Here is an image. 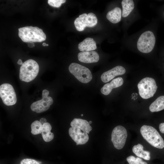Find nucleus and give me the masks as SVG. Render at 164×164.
<instances>
[{
    "label": "nucleus",
    "mask_w": 164,
    "mask_h": 164,
    "mask_svg": "<svg viewBox=\"0 0 164 164\" xmlns=\"http://www.w3.org/2000/svg\"><path fill=\"white\" fill-rule=\"evenodd\" d=\"M19 37L24 42H41L45 40L46 35L37 27L26 26L18 29Z\"/></svg>",
    "instance_id": "obj_1"
},
{
    "label": "nucleus",
    "mask_w": 164,
    "mask_h": 164,
    "mask_svg": "<svg viewBox=\"0 0 164 164\" xmlns=\"http://www.w3.org/2000/svg\"><path fill=\"white\" fill-rule=\"evenodd\" d=\"M140 132L144 138L153 147L159 149L164 147V140L157 131L153 127L142 126Z\"/></svg>",
    "instance_id": "obj_2"
},
{
    "label": "nucleus",
    "mask_w": 164,
    "mask_h": 164,
    "mask_svg": "<svg viewBox=\"0 0 164 164\" xmlns=\"http://www.w3.org/2000/svg\"><path fill=\"white\" fill-rule=\"evenodd\" d=\"M39 70V65L35 60H28L24 62L20 67L19 79L22 81L30 82L37 76Z\"/></svg>",
    "instance_id": "obj_3"
},
{
    "label": "nucleus",
    "mask_w": 164,
    "mask_h": 164,
    "mask_svg": "<svg viewBox=\"0 0 164 164\" xmlns=\"http://www.w3.org/2000/svg\"><path fill=\"white\" fill-rule=\"evenodd\" d=\"M138 87L141 97L144 99H147L154 96L158 87L154 79L146 77L138 83Z\"/></svg>",
    "instance_id": "obj_4"
},
{
    "label": "nucleus",
    "mask_w": 164,
    "mask_h": 164,
    "mask_svg": "<svg viewBox=\"0 0 164 164\" xmlns=\"http://www.w3.org/2000/svg\"><path fill=\"white\" fill-rule=\"evenodd\" d=\"M155 43V38L150 31H146L140 36L137 43L138 50L141 52L148 53L153 49Z\"/></svg>",
    "instance_id": "obj_5"
},
{
    "label": "nucleus",
    "mask_w": 164,
    "mask_h": 164,
    "mask_svg": "<svg viewBox=\"0 0 164 164\" xmlns=\"http://www.w3.org/2000/svg\"><path fill=\"white\" fill-rule=\"evenodd\" d=\"M70 72L80 82L87 83L90 81L92 76L90 70L86 67L75 63L70 64Z\"/></svg>",
    "instance_id": "obj_6"
},
{
    "label": "nucleus",
    "mask_w": 164,
    "mask_h": 164,
    "mask_svg": "<svg viewBox=\"0 0 164 164\" xmlns=\"http://www.w3.org/2000/svg\"><path fill=\"white\" fill-rule=\"evenodd\" d=\"M97 19L96 15L91 12L83 13L79 15L74 21L75 26L78 31H83L86 27H91L97 23Z\"/></svg>",
    "instance_id": "obj_7"
},
{
    "label": "nucleus",
    "mask_w": 164,
    "mask_h": 164,
    "mask_svg": "<svg viewBox=\"0 0 164 164\" xmlns=\"http://www.w3.org/2000/svg\"><path fill=\"white\" fill-rule=\"evenodd\" d=\"M0 97L4 104L7 106L15 104L17 102L15 92L10 84L5 83L0 86Z\"/></svg>",
    "instance_id": "obj_8"
},
{
    "label": "nucleus",
    "mask_w": 164,
    "mask_h": 164,
    "mask_svg": "<svg viewBox=\"0 0 164 164\" xmlns=\"http://www.w3.org/2000/svg\"><path fill=\"white\" fill-rule=\"evenodd\" d=\"M127 137V133L125 128L122 126L118 125L113 129L111 135V141L114 147L121 149L125 145Z\"/></svg>",
    "instance_id": "obj_9"
},
{
    "label": "nucleus",
    "mask_w": 164,
    "mask_h": 164,
    "mask_svg": "<svg viewBox=\"0 0 164 164\" xmlns=\"http://www.w3.org/2000/svg\"><path fill=\"white\" fill-rule=\"evenodd\" d=\"M49 94V91L46 89L43 90L42 91V98L31 104V110L37 113H41L48 110L53 103V98L48 96Z\"/></svg>",
    "instance_id": "obj_10"
},
{
    "label": "nucleus",
    "mask_w": 164,
    "mask_h": 164,
    "mask_svg": "<svg viewBox=\"0 0 164 164\" xmlns=\"http://www.w3.org/2000/svg\"><path fill=\"white\" fill-rule=\"evenodd\" d=\"M69 133L72 139L76 143L77 145L84 144L88 141V134L80 129L70 127L69 129Z\"/></svg>",
    "instance_id": "obj_11"
},
{
    "label": "nucleus",
    "mask_w": 164,
    "mask_h": 164,
    "mask_svg": "<svg viewBox=\"0 0 164 164\" xmlns=\"http://www.w3.org/2000/svg\"><path fill=\"white\" fill-rule=\"evenodd\" d=\"M125 72V69L123 67L118 66L103 73L101 76V79L102 82L106 83L116 76L124 74Z\"/></svg>",
    "instance_id": "obj_12"
},
{
    "label": "nucleus",
    "mask_w": 164,
    "mask_h": 164,
    "mask_svg": "<svg viewBox=\"0 0 164 164\" xmlns=\"http://www.w3.org/2000/svg\"><path fill=\"white\" fill-rule=\"evenodd\" d=\"M78 60L81 62L91 63L98 62L99 57L98 53L96 51H83L78 53Z\"/></svg>",
    "instance_id": "obj_13"
},
{
    "label": "nucleus",
    "mask_w": 164,
    "mask_h": 164,
    "mask_svg": "<svg viewBox=\"0 0 164 164\" xmlns=\"http://www.w3.org/2000/svg\"><path fill=\"white\" fill-rule=\"evenodd\" d=\"M123 82V80L121 77L113 79L110 83H107L104 85L101 89V92L104 95H108L111 92L113 89L121 86Z\"/></svg>",
    "instance_id": "obj_14"
},
{
    "label": "nucleus",
    "mask_w": 164,
    "mask_h": 164,
    "mask_svg": "<svg viewBox=\"0 0 164 164\" xmlns=\"http://www.w3.org/2000/svg\"><path fill=\"white\" fill-rule=\"evenodd\" d=\"M72 127L80 129L85 133L89 134L92 130V128L89 122L85 120L74 118L70 123Z\"/></svg>",
    "instance_id": "obj_15"
},
{
    "label": "nucleus",
    "mask_w": 164,
    "mask_h": 164,
    "mask_svg": "<svg viewBox=\"0 0 164 164\" xmlns=\"http://www.w3.org/2000/svg\"><path fill=\"white\" fill-rule=\"evenodd\" d=\"M78 48L80 51L83 52L92 51L97 47L96 43L93 39L88 37L78 44Z\"/></svg>",
    "instance_id": "obj_16"
},
{
    "label": "nucleus",
    "mask_w": 164,
    "mask_h": 164,
    "mask_svg": "<svg viewBox=\"0 0 164 164\" xmlns=\"http://www.w3.org/2000/svg\"><path fill=\"white\" fill-rule=\"evenodd\" d=\"M121 9L117 7L108 12L106 15V17L111 23H116L121 21Z\"/></svg>",
    "instance_id": "obj_17"
},
{
    "label": "nucleus",
    "mask_w": 164,
    "mask_h": 164,
    "mask_svg": "<svg viewBox=\"0 0 164 164\" xmlns=\"http://www.w3.org/2000/svg\"><path fill=\"white\" fill-rule=\"evenodd\" d=\"M133 152L137 156L149 160L150 159V152L143 150V145L140 144L135 145L132 148Z\"/></svg>",
    "instance_id": "obj_18"
},
{
    "label": "nucleus",
    "mask_w": 164,
    "mask_h": 164,
    "mask_svg": "<svg viewBox=\"0 0 164 164\" xmlns=\"http://www.w3.org/2000/svg\"><path fill=\"white\" fill-rule=\"evenodd\" d=\"M149 109L152 112H158L164 109V96L158 97L150 105Z\"/></svg>",
    "instance_id": "obj_19"
},
{
    "label": "nucleus",
    "mask_w": 164,
    "mask_h": 164,
    "mask_svg": "<svg viewBox=\"0 0 164 164\" xmlns=\"http://www.w3.org/2000/svg\"><path fill=\"white\" fill-rule=\"evenodd\" d=\"M43 130L41 133L43 138L46 142H49L52 140L54 137L53 133L50 131L52 127L50 124L46 122L43 125Z\"/></svg>",
    "instance_id": "obj_20"
},
{
    "label": "nucleus",
    "mask_w": 164,
    "mask_h": 164,
    "mask_svg": "<svg viewBox=\"0 0 164 164\" xmlns=\"http://www.w3.org/2000/svg\"><path fill=\"white\" fill-rule=\"evenodd\" d=\"M122 8V16L123 17L128 16L134 8V4L132 0H123L121 2Z\"/></svg>",
    "instance_id": "obj_21"
},
{
    "label": "nucleus",
    "mask_w": 164,
    "mask_h": 164,
    "mask_svg": "<svg viewBox=\"0 0 164 164\" xmlns=\"http://www.w3.org/2000/svg\"><path fill=\"white\" fill-rule=\"evenodd\" d=\"M31 133L33 135L41 134L43 130V125L38 121L36 120L31 125Z\"/></svg>",
    "instance_id": "obj_22"
},
{
    "label": "nucleus",
    "mask_w": 164,
    "mask_h": 164,
    "mask_svg": "<svg viewBox=\"0 0 164 164\" xmlns=\"http://www.w3.org/2000/svg\"><path fill=\"white\" fill-rule=\"evenodd\" d=\"M126 160L129 164H148L143 161L142 160L138 157H135L132 155L128 157Z\"/></svg>",
    "instance_id": "obj_23"
},
{
    "label": "nucleus",
    "mask_w": 164,
    "mask_h": 164,
    "mask_svg": "<svg viewBox=\"0 0 164 164\" xmlns=\"http://www.w3.org/2000/svg\"><path fill=\"white\" fill-rule=\"evenodd\" d=\"M66 2L65 0H48V3L52 6L59 8L62 4L65 3Z\"/></svg>",
    "instance_id": "obj_24"
},
{
    "label": "nucleus",
    "mask_w": 164,
    "mask_h": 164,
    "mask_svg": "<svg viewBox=\"0 0 164 164\" xmlns=\"http://www.w3.org/2000/svg\"><path fill=\"white\" fill-rule=\"evenodd\" d=\"M20 164H40L37 161L31 159L26 158L22 160Z\"/></svg>",
    "instance_id": "obj_25"
},
{
    "label": "nucleus",
    "mask_w": 164,
    "mask_h": 164,
    "mask_svg": "<svg viewBox=\"0 0 164 164\" xmlns=\"http://www.w3.org/2000/svg\"><path fill=\"white\" fill-rule=\"evenodd\" d=\"M159 128L160 132L164 134V123H162L159 124Z\"/></svg>",
    "instance_id": "obj_26"
},
{
    "label": "nucleus",
    "mask_w": 164,
    "mask_h": 164,
    "mask_svg": "<svg viewBox=\"0 0 164 164\" xmlns=\"http://www.w3.org/2000/svg\"><path fill=\"white\" fill-rule=\"evenodd\" d=\"M39 121L42 125H43L46 122V120L45 118H42L40 119Z\"/></svg>",
    "instance_id": "obj_27"
},
{
    "label": "nucleus",
    "mask_w": 164,
    "mask_h": 164,
    "mask_svg": "<svg viewBox=\"0 0 164 164\" xmlns=\"http://www.w3.org/2000/svg\"><path fill=\"white\" fill-rule=\"evenodd\" d=\"M28 46L29 47L32 48L34 46V44L33 42H30L28 43Z\"/></svg>",
    "instance_id": "obj_28"
},
{
    "label": "nucleus",
    "mask_w": 164,
    "mask_h": 164,
    "mask_svg": "<svg viewBox=\"0 0 164 164\" xmlns=\"http://www.w3.org/2000/svg\"><path fill=\"white\" fill-rule=\"evenodd\" d=\"M18 64L20 65H22L23 64V63L20 59H19L17 62Z\"/></svg>",
    "instance_id": "obj_29"
},
{
    "label": "nucleus",
    "mask_w": 164,
    "mask_h": 164,
    "mask_svg": "<svg viewBox=\"0 0 164 164\" xmlns=\"http://www.w3.org/2000/svg\"><path fill=\"white\" fill-rule=\"evenodd\" d=\"M42 45L43 46H46V44L45 43H43Z\"/></svg>",
    "instance_id": "obj_30"
},
{
    "label": "nucleus",
    "mask_w": 164,
    "mask_h": 164,
    "mask_svg": "<svg viewBox=\"0 0 164 164\" xmlns=\"http://www.w3.org/2000/svg\"><path fill=\"white\" fill-rule=\"evenodd\" d=\"M89 124H91L92 123V121H90L89 122Z\"/></svg>",
    "instance_id": "obj_31"
},
{
    "label": "nucleus",
    "mask_w": 164,
    "mask_h": 164,
    "mask_svg": "<svg viewBox=\"0 0 164 164\" xmlns=\"http://www.w3.org/2000/svg\"><path fill=\"white\" fill-rule=\"evenodd\" d=\"M83 114H81V116H83Z\"/></svg>",
    "instance_id": "obj_32"
},
{
    "label": "nucleus",
    "mask_w": 164,
    "mask_h": 164,
    "mask_svg": "<svg viewBox=\"0 0 164 164\" xmlns=\"http://www.w3.org/2000/svg\"><path fill=\"white\" fill-rule=\"evenodd\" d=\"M46 46H48V44H46Z\"/></svg>",
    "instance_id": "obj_33"
}]
</instances>
